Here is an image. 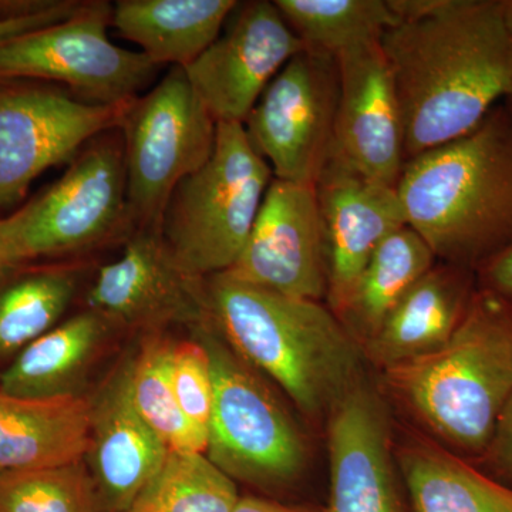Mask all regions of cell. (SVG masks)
Returning <instances> with one entry per match:
<instances>
[{
	"instance_id": "1",
	"label": "cell",
	"mask_w": 512,
	"mask_h": 512,
	"mask_svg": "<svg viewBox=\"0 0 512 512\" xmlns=\"http://www.w3.org/2000/svg\"><path fill=\"white\" fill-rule=\"evenodd\" d=\"M380 45L402 107L407 161L466 136L510 87L501 0H436L386 30Z\"/></svg>"
},
{
	"instance_id": "2",
	"label": "cell",
	"mask_w": 512,
	"mask_h": 512,
	"mask_svg": "<svg viewBox=\"0 0 512 512\" xmlns=\"http://www.w3.org/2000/svg\"><path fill=\"white\" fill-rule=\"evenodd\" d=\"M407 225L437 261L476 272L512 241V113L498 104L474 130L404 164Z\"/></svg>"
},
{
	"instance_id": "3",
	"label": "cell",
	"mask_w": 512,
	"mask_h": 512,
	"mask_svg": "<svg viewBox=\"0 0 512 512\" xmlns=\"http://www.w3.org/2000/svg\"><path fill=\"white\" fill-rule=\"evenodd\" d=\"M212 320L232 350L306 416L322 417L362 382V345L328 305L207 278Z\"/></svg>"
},
{
	"instance_id": "4",
	"label": "cell",
	"mask_w": 512,
	"mask_h": 512,
	"mask_svg": "<svg viewBox=\"0 0 512 512\" xmlns=\"http://www.w3.org/2000/svg\"><path fill=\"white\" fill-rule=\"evenodd\" d=\"M384 372L393 392L458 456L483 458L512 396V302L478 288L441 348Z\"/></svg>"
},
{
	"instance_id": "5",
	"label": "cell",
	"mask_w": 512,
	"mask_h": 512,
	"mask_svg": "<svg viewBox=\"0 0 512 512\" xmlns=\"http://www.w3.org/2000/svg\"><path fill=\"white\" fill-rule=\"evenodd\" d=\"M272 180L244 124L218 123L211 157L165 205L161 235L178 264L204 279L237 264Z\"/></svg>"
},
{
	"instance_id": "6",
	"label": "cell",
	"mask_w": 512,
	"mask_h": 512,
	"mask_svg": "<svg viewBox=\"0 0 512 512\" xmlns=\"http://www.w3.org/2000/svg\"><path fill=\"white\" fill-rule=\"evenodd\" d=\"M67 165L59 180L8 217L19 265L80 258L124 244L134 231L120 128L87 141Z\"/></svg>"
},
{
	"instance_id": "7",
	"label": "cell",
	"mask_w": 512,
	"mask_h": 512,
	"mask_svg": "<svg viewBox=\"0 0 512 512\" xmlns=\"http://www.w3.org/2000/svg\"><path fill=\"white\" fill-rule=\"evenodd\" d=\"M194 333L210 356L214 380L205 454L232 480L268 490L292 484L308 463L295 421L222 338L214 320Z\"/></svg>"
},
{
	"instance_id": "8",
	"label": "cell",
	"mask_w": 512,
	"mask_h": 512,
	"mask_svg": "<svg viewBox=\"0 0 512 512\" xmlns=\"http://www.w3.org/2000/svg\"><path fill=\"white\" fill-rule=\"evenodd\" d=\"M217 126L184 67H170L156 86L128 103L119 128L134 229H161L175 187L211 157Z\"/></svg>"
},
{
	"instance_id": "9",
	"label": "cell",
	"mask_w": 512,
	"mask_h": 512,
	"mask_svg": "<svg viewBox=\"0 0 512 512\" xmlns=\"http://www.w3.org/2000/svg\"><path fill=\"white\" fill-rule=\"evenodd\" d=\"M113 5L86 0L72 18L0 40V82L56 84L93 106H120L150 90L161 67L107 36Z\"/></svg>"
},
{
	"instance_id": "10",
	"label": "cell",
	"mask_w": 512,
	"mask_h": 512,
	"mask_svg": "<svg viewBox=\"0 0 512 512\" xmlns=\"http://www.w3.org/2000/svg\"><path fill=\"white\" fill-rule=\"evenodd\" d=\"M340 76L336 56L303 49L266 87L245 120L274 178L315 185L332 157Z\"/></svg>"
},
{
	"instance_id": "11",
	"label": "cell",
	"mask_w": 512,
	"mask_h": 512,
	"mask_svg": "<svg viewBox=\"0 0 512 512\" xmlns=\"http://www.w3.org/2000/svg\"><path fill=\"white\" fill-rule=\"evenodd\" d=\"M128 103L93 106L56 84L0 82V210L23 200L49 168L69 164L87 141L119 128Z\"/></svg>"
},
{
	"instance_id": "12",
	"label": "cell",
	"mask_w": 512,
	"mask_h": 512,
	"mask_svg": "<svg viewBox=\"0 0 512 512\" xmlns=\"http://www.w3.org/2000/svg\"><path fill=\"white\" fill-rule=\"evenodd\" d=\"M123 245L119 258L97 268L84 308L143 335L173 326L194 332L212 322L207 279L178 264L161 229H134Z\"/></svg>"
},
{
	"instance_id": "13",
	"label": "cell",
	"mask_w": 512,
	"mask_h": 512,
	"mask_svg": "<svg viewBox=\"0 0 512 512\" xmlns=\"http://www.w3.org/2000/svg\"><path fill=\"white\" fill-rule=\"evenodd\" d=\"M303 47L271 0L238 2L221 35L184 67L218 123H241L269 83Z\"/></svg>"
},
{
	"instance_id": "14",
	"label": "cell",
	"mask_w": 512,
	"mask_h": 512,
	"mask_svg": "<svg viewBox=\"0 0 512 512\" xmlns=\"http://www.w3.org/2000/svg\"><path fill=\"white\" fill-rule=\"evenodd\" d=\"M224 274L279 295L326 299L328 268L315 185L274 178L244 251Z\"/></svg>"
},
{
	"instance_id": "15",
	"label": "cell",
	"mask_w": 512,
	"mask_h": 512,
	"mask_svg": "<svg viewBox=\"0 0 512 512\" xmlns=\"http://www.w3.org/2000/svg\"><path fill=\"white\" fill-rule=\"evenodd\" d=\"M336 59L340 89L330 161L397 188L407 161L404 124L382 45L352 47Z\"/></svg>"
},
{
	"instance_id": "16",
	"label": "cell",
	"mask_w": 512,
	"mask_h": 512,
	"mask_svg": "<svg viewBox=\"0 0 512 512\" xmlns=\"http://www.w3.org/2000/svg\"><path fill=\"white\" fill-rule=\"evenodd\" d=\"M315 190L328 268L326 305L338 316L379 245L407 225L406 215L397 188L335 161L326 165Z\"/></svg>"
},
{
	"instance_id": "17",
	"label": "cell",
	"mask_w": 512,
	"mask_h": 512,
	"mask_svg": "<svg viewBox=\"0 0 512 512\" xmlns=\"http://www.w3.org/2000/svg\"><path fill=\"white\" fill-rule=\"evenodd\" d=\"M131 355L111 370L90 397L89 468L99 512H127L168 454L141 417L130 390Z\"/></svg>"
},
{
	"instance_id": "18",
	"label": "cell",
	"mask_w": 512,
	"mask_h": 512,
	"mask_svg": "<svg viewBox=\"0 0 512 512\" xmlns=\"http://www.w3.org/2000/svg\"><path fill=\"white\" fill-rule=\"evenodd\" d=\"M326 512H404L379 394L360 382L329 413Z\"/></svg>"
},
{
	"instance_id": "19",
	"label": "cell",
	"mask_w": 512,
	"mask_h": 512,
	"mask_svg": "<svg viewBox=\"0 0 512 512\" xmlns=\"http://www.w3.org/2000/svg\"><path fill=\"white\" fill-rule=\"evenodd\" d=\"M477 289L476 272L436 262L397 303L363 353L384 370L429 355L456 332Z\"/></svg>"
},
{
	"instance_id": "20",
	"label": "cell",
	"mask_w": 512,
	"mask_h": 512,
	"mask_svg": "<svg viewBox=\"0 0 512 512\" xmlns=\"http://www.w3.org/2000/svg\"><path fill=\"white\" fill-rule=\"evenodd\" d=\"M119 328L84 308L30 343L2 373L0 392L28 399L84 396L90 370Z\"/></svg>"
},
{
	"instance_id": "21",
	"label": "cell",
	"mask_w": 512,
	"mask_h": 512,
	"mask_svg": "<svg viewBox=\"0 0 512 512\" xmlns=\"http://www.w3.org/2000/svg\"><path fill=\"white\" fill-rule=\"evenodd\" d=\"M90 412L86 396L28 399L0 392V473L84 460Z\"/></svg>"
},
{
	"instance_id": "22",
	"label": "cell",
	"mask_w": 512,
	"mask_h": 512,
	"mask_svg": "<svg viewBox=\"0 0 512 512\" xmlns=\"http://www.w3.org/2000/svg\"><path fill=\"white\" fill-rule=\"evenodd\" d=\"M237 0H119L111 26L157 66L187 67L217 40Z\"/></svg>"
},
{
	"instance_id": "23",
	"label": "cell",
	"mask_w": 512,
	"mask_h": 512,
	"mask_svg": "<svg viewBox=\"0 0 512 512\" xmlns=\"http://www.w3.org/2000/svg\"><path fill=\"white\" fill-rule=\"evenodd\" d=\"M80 262L10 269L0 278V373L69 312L82 289Z\"/></svg>"
},
{
	"instance_id": "24",
	"label": "cell",
	"mask_w": 512,
	"mask_h": 512,
	"mask_svg": "<svg viewBox=\"0 0 512 512\" xmlns=\"http://www.w3.org/2000/svg\"><path fill=\"white\" fill-rule=\"evenodd\" d=\"M400 467L410 512H512L510 485L437 444H407Z\"/></svg>"
},
{
	"instance_id": "25",
	"label": "cell",
	"mask_w": 512,
	"mask_h": 512,
	"mask_svg": "<svg viewBox=\"0 0 512 512\" xmlns=\"http://www.w3.org/2000/svg\"><path fill=\"white\" fill-rule=\"evenodd\" d=\"M436 262L429 245L409 225L384 239L338 313V318L362 348L379 332L397 303Z\"/></svg>"
},
{
	"instance_id": "26",
	"label": "cell",
	"mask_w": 512,
	"mask_h": 512,
	"mask_svg": "<svg viewBox=\"0 0 512 512\" xmlns=\"http://www.w3.org/2000/svg\"><path fill=\"white\" fill-rule=\"evenodd\" d=\"M174 343L165 332L143 336L131 355V399L168 451L205 453L208 437L187 420L175 396L171 376Z\"/></svg>"
},
{
	"instance_id": "27",
	"label": "cell",
	"mask_w": 512,
	"mask_h": 512,
	"mask_svg": "<svg viewBox=\"0 0 512 512\" xmlns=\"http://www.w3.org/2000/svg\"><path fill=\"white\" fill-rule=\"evenodd\" d=\"M303 47L338 56L399 23L389 0H274Z\"/></svg>"
},
{
	"instance_id": "28",
	"label": "cell",
	"mask_w": 512,
	"mask_h": 512,
	"mask_svg": "<svg viewBox=\"0 0 512 512\" xmlns=\"http://www.w3.org/2000/svg\"><path fill=\"white\" fill-rule=\"evenodd\" d=\"M239 498L237 481L207 454L168 451L127 512H234Z\"/></svg>"
},
{
	"instance_id": "29",
	"label": "cell",
	"mask_w": 512,
	"mask_h": 512,
	"mask_svg": "<svg viewBox=\"0 0 512 512\" xmlns=\"http://www.w3.org/2000/svg\"><path fill=\"white\" fill-rule=\"evenodd\" d=\"M0 512H99L84 460L0 473Z\"/></svg>"
},
{
	"instance_id": "30",
	"label": "cell",
	"mask_w": 512,
	"mask_h": 512,
	"mask_svg": "<svg viewBox=\"0 0 512 512\" xmlns=\"http://www.w3.org/2000/svg\"><path fill=\"white\" fill-rule=\"evenodd\" d=\"M191 339L174 343L171 376L178 404L195 429L208 437L214 380L210 356L201 339L191 332Z\"/></svg>"
},
{
	"instance_id": "31",
	"label": "cell",
	"mask_w": 512,
	"mask_h": 512,
	"mask_svg": "<svg viewBox=\"0 0 512 512\" xmlns=\"http://www.w3.org/2000/svg\"><path fill=\"white\" fill-rule=\"evenodd\" d=\"M481 460L493 471L495 480L512 487V396L498 417L493 437Z\"/></svg>"
},
{
	"instance_id": "32",
	"label": "cell",
	"mask_w": 512,
	"mask_h": 512,
	"mask_svg": "<svg viewBox=\"0 0 512 512\" xmlns=\"http://www.w3.org/2000/svg\"><path fill=\"white\" fill-rule=\"evenodd\" d=\"M86 0H57L52 8L36 13V15L20 16V18H0V40L9 39L25 33L33 32L63 22L76 15Z\"/></svg>"
},
{
	"instance_id": "33",
	"label": "cell",
	"mask_w": 512,
	"mask_h": 512,
	"mask_svg": "<svg viewBox=\"0 0 512 512\" xmlns=\"http://www.w3.org/2000/svg\"><path fill=\"white\" fill-rule=\"evenodd\" d=\"M477 286L512 302V241L476 271Z\"/></svg>"
},
{
	"instance_id": "34",
	"label": "cell",
	"mask_w": 512,
	"mask_h": 512,
	"mask_svg": "<svg viewBox=\"0 0 512 512\" xmlns=\"http://www.w3.org/2000/svg\"><path fill=\"white\" fill-rule=\"evenodd\" d=\"M234 512H326L316 510L311 507H296V505H286L276 503V501L266 500V498L254 497V495H247V497L239 498L237 507Z\"/></svg>"
},
{
	"instance_id": "35",
	"label": "cell",
	"mask_w": 512,
	"mask_h": 512,
	"mask_svg": "<svg viewBox=\"0 0 512 512\" xmlns=\"http://www.w3.org/2000/svg\"><path fill=\"white\" fill-rule=\"evenodd\" d=\"M16 266L19 264L13 252L9 218H0V278Z\"/></svg>"
},
{
	"instance_id": "36",
	"label": "cell",
	"mask_w": 512,
	"mask_h": 512,
	"mask_svg": "<svg viewBox=\"0 0 512 512\" xmlns=\"http://www.w3.org/2000/svg\"><path fill=\"white\" fill-rule=\"evenodd\" d=\"M501 3H503L505 28L512 39V0H501Z\"/></svg>"
},
{
	"instance_id": "37",
	"label": "cell",
	"mask_w": 512,
	"mask_h": 512,
	"mask_svg": "<svg viewBox=\"0 0 512 512\" xmlns=\"http://www.w3.org/2000/svg\"><path fill=\"white\" fill-rule=\"evenodd\" d=\"M503 103L505 104V106L508 107V110H510L512 113V77L510 87H508V92L507 94H505Z\"/></svg>"
}]
</instances>
